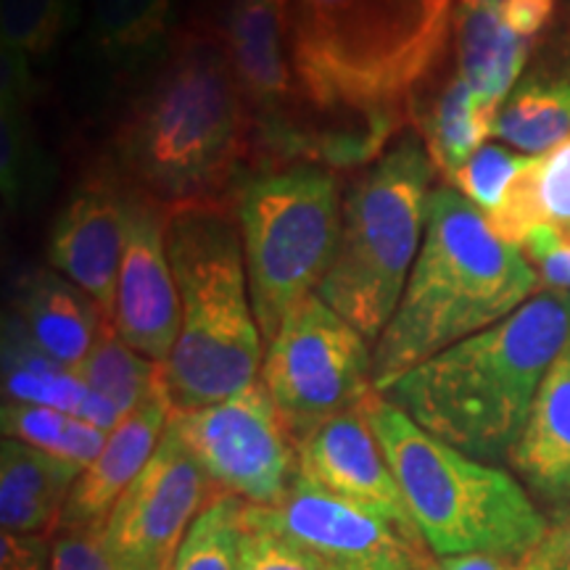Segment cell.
Masks as SVG:
<instances>
[{"instance_id":"1","label":"cell","mask_w":570,"mask_h":570,"mask_svg":"<svg viewBox=\"0 0 570 570\" xmlns=\"http://www.w3.org/2000/svg\"><path fill=\"white\" fill-rule=\"evenodd\" d=\"M568 348L570 291L547 288L381 394L431 436L497 465L510 462L541 383Z\"/></svg>"},{"instance_id":"2","label":"cell","mask_w":570,"mask_h":570,"mask_svg":"<svg viewBox=\"0 0 570 570\" xmlns=\"http://www.w3.org/2000/svg\"><path fill=\"white\" fill-rule=\"evenodd\" d=\"M537 285L531 262L491 230L479 206L446 185L433 190L407 288L373 344L377 394L444 348L502 323Z\"/></svg>"},{"instance_id":"3","label":"cell","mask_w":570,"mask_h":570,"mask_svg":"<svg viewBox=\"0 0 570 570\" xmlns=\"http://www.w3.org/2000/svg\"><path fill=\"white\" fill-rule=\"evenodd\" d=\"M458 6L439 0H294L291 59L315 114L396 130L399 104L444 53Z\"/></svg>"},{"instance_id":"4","label":"cell","mask_w":570,"mask_h":570,"mask_svg":"<svg viewBox=\"0 0 570 570\" xmlns=\"http://www.w3.org/2000/svg\"><path fill=\"white\" fill-rule=\"evenodd\" d=\"M248 130L223 35L196 27L127 114L117 151L138 190L167 209L214 204L238 173Z\"/></svg>"},{"instance_id":"5","label":"cell","mask_w":570,"mask_h":570,"mask_svg":"<svg viewBox=\"0 0 570 570\" xmlns=\"http://www.w3.org/2000/svg\"><path fill=\"white\" fill-rule=\"evenodd\" d=\"M167 252L183 306L180 336L161 365V389L175 415L254 386L265 338L248 296L240 227L217 204L169 209Z\"/></svg>"},{"instance_id":"6","label":"cell","mask_w":570,"mask_h":570,"mask_svg":"<svg viewBox=\"0 0 570 570\" xmlns=\"http://www.w3.org/2000/svg\"><path fill=\"white\" fill-rule=\"evenodd\" d=\"M362 412L433 558H523L544 541L550 523L508 470L431 436L377 391Z\"/></svg>"},{"instance_id":"7","label":"cell","mask_w":570,"mask_h":570,"mask_svg":"<svg viewBox=\"0 0 570 570\" xmlns=\"http://www.w3.org/2000/svg\"><path fill=\"white\" fill-rule=\"evenodd\" d=\"M433 169L425 142L404 135L344 196L338 246L317 296L370 344L394 317L423 246Z\"/></svg>"},{"instance_id":"8","label":"cell","mask_w":570,"mask_h":570,"mask_svg":"<svg viewBox=\"0 0 570 570\" xmlns=\"http://www.w3.org/2000/svg\"><path fill=\"white\" fill-rule=\"evenodd\" d=\"M338 177L294 161L252 177L238 194V227L254 317L265 344L291 312L315 296L341 235Z\"/></svg>"},{"instance_id":"9","label":"cell","mask_w":570,"mask_h":570,"mask_svg":"<svg viewBox=\"0 0 570 570\" xmlns=\"http://www.w3.org/2000/svg\"><path fill=\"white\" fill-rule=\"evenodd\" d=\"M262 383L298 446L327 420L360 410L373 386V348L317 294L267 344Z\"/></svg>"},{"instance_id":"10","label":"cell","mask_w":570,"mask_h":570,"mask_svg":"<svg viewBox=\"0 0 570 570\" xmlns=\"http://www.w3.org/2000/svg\"><path fill=\"white\" fill-rule=\"evenodd\" d=\"M291 6L294 0H235L219 35L256 146L273 159L317 161L315 109L288 56Z\"/></svg>"},{"instance_id":"11","label":"cell","mask_w":570,"mask_h":570,"mask_svg":"<svg viewBox=\"0 0 570 570\" xmlns=\"http://www.w3.org/2000/svg\"><path fill=\"white\" fill-rule=\"evenodd\" d=\"M169 425L212 483L252 508H277L298 470V449L259 381L225 402L175 412Z\"/></svg>"},{"instance_id":"12","label":"cell","mask_w":570,"mask_h":570,"mask_svg":"<svg viewBox=\"0 0 570 570\" xmlns=\"http://www.w3.org/2000/svg\"><path fill=\"white\" fill-rule=\"evenodd\" d=\"M212 479L180 433L167 425L151 462L142 468L109 518L101 537L117 570H169L190 525L212 502Z\"/></svg>"},{"instance_id":"13","label":"cell","mask_w":570,"mask_h":570,"mask_svg":"<svg viewBox=\"0 0 570 570\" xmlns=\"http://www.w3.org/2000/svg\"><path fill=\"white\" fill-rule=\"evenodd\" d=\"M169 209L142 190L127 194L125 252L114 327L125 344L164 365L180 336V291L167 252Z\"/></svg>"},{"instance_id":"14","label":"cell","mask_w":570,"mask_h":570,"mask_svg":"<svg viewBox=\"0 0 570 570\" xmlns=\"http://www.w3.org/2000/svg\"><path fill=\"white\" fill-rule=\"evenodd\" d=\"M296 449L298 470L317 487L389 520L417 550H425L407 499L362 407L327 420Z\"/></svg>"},{"instance_id":"15","label":"cell","mask_w":570,"mask_h":570,"mask_svg":"<svg viewBox=\"0 0 570 570\" xmlns=\"http://www.w3.org/2000/svg\"><path fill=\"white\" fill-rule=\"evenodd\" d=\"M127 196L114 183L85 180L56 217L48 259L82 288L114 323L119 267L125 252Z\"/></svg>"},{"instance_id":"16","label":"cell","mask_w":570,"mask_h":570,"mask_svg":"<svg viewBox=\"0 0 570 570\" xmlns=\"http://www.w3.org/2000/svg\"><path fill=\"white\" fill-rule=\"evenodd\" d=\"M273 525L302 550L325 562L365 560L386 552H410L420 566L431 552L417 550L396 525L360 504L317 487L309 475L296 470L288 494L277 508H267Z\"/></svg>"},{"instance_id":"17","label":"cell","mask_w":570,"mask_h":570,"mask_svg":"<svg viewBox=\"0 0 570 570\" xmlns=\"http://www.w3.org/2000/svg\"><path fill=\"white\" fill-rule=\"evenodd\" d=\"M169 417H173V407L164 396V389H159L146 404H140L114 428L101 454L82 470L75 489H71L61 525L101 529L117 499L151 462L156 446L167 431Z\"/></svg>"},{"instance_id":"18","label":"cell","mask_w":570,"mask_h":570,"mask_svg":"<svg viewBox=\"0 0 570 570\" xmlns=\"http://www.w3.org/2000/svg\"><path fill=\"white\" fill-rule=\"evenodd\" d=\"M82 468L24 441L0 444V525L9 533L51 537Z\"/></svg>"},{"instance_id":"19","label":"cell","mask_w":570,"mask_h":570,"mask_svg":"<svg viewBox=\"0 0 570 570\" xmlns=\"http://www.w3.org/2000/svg\"><path fill=\"white\" fill-rule=\"evenodd\" d=\"M13 315L42 352L69 370L80 367L104 325L111 323L101 306L56 269H38L24 277Z\"/></svg>"},{"instance_id":"20","label":"cell","mask_w":570,"mask_h":570,"mask_svg":"<svg viewBox=\"0 0 570 570\" xmlns=\"http://www.w3.org/2000/svg\"><path fill=\"white\" fill-rule=\"evenodd\" d=\"M510 465L537 497L570 504V348L541 383Z\"/></svg>"},{"instance_id":"21","label":"cell","mask_w":570,"mask_h":570,"mask_svg":"<svg viewBox=\"0 0 570 570\" xmlns=\"http://www.w3.org/2000/svg\"><path fill=\"white\" fill-rule=\"evenodd\" d=\"M454 48L458 75L473 88L481 106L497 117L512 88L523 77L531 42L512 32L499 17L497 6L458 0L454 9Z\"/></svg>"},{"instance_id":"22","label":"cell","mask_w":570,"mask_h":570,"mask_svg":"<svg viewBox=\"0 0 570 570\" xmlns=\"http://www.w3.org/2000/svg\"><path fill=\"white\" fill-rule=\"evenodd\" d=\"M491 138L515 151L541 156L570 138V56L520 77L499 106Z\"/></svg>"},{"instance_id":"23","label":"cell","mask_w":570,"mask_h":570,"mask_svg":"<svg viewBox=\"0 0 570 570\" xmlns=\"http://www.w3.org/2000/svg\"><path fill=\"white\" fill-rule=\"evenodd\" d=\"M3 394L6 402L40 404L80 417L92 391L75 370L42 352L21 320L11 315L3 323Z\"/></svg>"},{"instance_id":"24","label":"cell","mask_w":570,"mask_h":570,"mask_svg":"<svg viewBox=\"0 0 570 570\" xmlns=\"http://www.w3.org/2000/svg\"><path fill=\"white\" fill-rule=\"evenodd\" d=\"M494 119L460 75H454L436 92L431 106L420 111L417 125L425 151L446 183H452L470 156L491 138Z\"/></svg>"},{"instance_id":"25","label":"cell","mask_w":570,"mask_h":570,"mask_svg":"<svg viewBox=\"0 0 570 570\" xmlns=\"http://www.w3.org/2000/svg\"><path fill=\"white\" fill-rule=\"evenodd\" d=\"M75 375L96 394L127 417L161 389V365L135 352L119 336L114 323H106L90 354L80 362Z\"/></svg>"},{"instance_id":"26","label":"cell","mask_w":570,"mask_h":570,"mask_svg":"<svg viewBox=\"0 0 570 570\" xmlns=\"http://www.w3.org/2000/svg\"><path fill=\"white\" fill-rule=\"evenodd\" d=\"M173 11L175 0H92L90 40L106 59L140 63L164 46Z\"/></svg>"},{"instance_id":"27","label":"cell","mask_w":570,"mask_h":570,"mask_svg":"<svg viewBox=\"0 0 570 570\" xmlns=\"http://www.w3.org/2000/svg\"><path fill=\"white\" fill-rule=\"evenodd\" d=\"M0 420H3V433L9 439L51 452L82 470L101 454L106 439H109V433L101 428L67 415V412L40 407V404L6 402Z\"/></svg>"},{"instance_id":"28","label":"cell","mask_w":570,"mask_h":570,"mask_svg":"<svg viewBox=\"0 0 570 570\" xmlns=\"http://www.w3.org/2000/svg\"><path fill=\"white\" fill-rule=\"evenodd\" d=\"M246 508L244 499L219 491L190 525L169 570H240Z\"/></svg>"},{"instance_id":"29","label":"cell","mask_w":570,"mask_h":570,"mask_svg":"<svg viewBox=\"0 0 570 570\" xmlns=\"http://www.w3.org/2000/svg\"><path fill=\"white\" fill-rule=\"evenodd\" d=\"M75 0H3V59L30 63L46 56L67 30Z\"/></svg>"},{"instance_id":"30","label":"cell","mask_w":570,"mask_h":570,"mask_svg":"<svg viewBox=\"0 0 570 570\" xmlns=\"http://www.w3.org/2000/svg\"><path fill=\"white\" fill-rule=\"evenodd\" d=\"M0 117H3V198L9 206H19L27 190L32 188L35 177V146L32 130L27 125V101L30 88L3 85L0 88Z\"/></svg>"},{"instance_id":"31","label":"cell","mask_w":570,"mask_h":570,"mask_svg":"<svg viewBox=\"0 0 570 570\" xmlns=\"http://www.w3.org/2000/svg\"><path fill=\"white\" fill-rule=\"evenodd\" d=\"M525 161H529V156H520L518 151L497 146V142H483L479 151L470 156L465 167L452 177V185L470 204L479 206L487 217L502 202L504 188L525 167Z\"/></svg>"},{"instance_id":"32","label":"cell","mask_w":570,"mask_h":570,"mask_svg":"<svg viewBox=\"0 0 570 570\" xmlns=\"http://www.w3.org/2000/svg\"><path fill=\"white\" fill-rule=\"evenodd\" d=\"M240 570H327L312 552L302 550L275 529L267 508H246V533Z\"/></svg>"},{"instance_id":"33","label":"cell","mask_w":570,"mask_h":570,"mask_svg":"<svg viewBox=\"0 0 570 570\" xmlns=\"http://www.w3.org/2000/svg\"><path fill=\"white\" fill-rule=\"evenodd\" d=\"M487 223L504 244L520 248L531 233L544 227V212L539 198V159L529 156L525 167L504 188L502 202L487 214Z\"/></svg>"},{"instance_id":"34","label":"cell","mask_w":570,"mask_h":570,"mask_svg":"<svg viewBox=\"0 0 570 570\" xmlns=\"http://www.w3.org/2000/svg\"><path fill=\"white\" fill-rule=\"evenodd\" d=\"M537 159L544 227L560 246L570 248V138Z\"/></svg>"},{"instance_id":"35","label":"cell","mask_w":570,"mask_h":570,"mask_svg":"<svg viewBox=\"0 0 570 570\" xmlns=\"http://www.w3.org/2000/svg\"><path fill=\"white\" fill-rule=\"evenodd\" d=\"M51 570H117L106 552L101 529L61 525L51 541Z\"/></svg>"},{"instance_id":"36","label":"cell","mask_w":570,"mask_h":570,"mask_svg":"<svg viewBox=\"0 0 570 570\" xmlns=\"http://www.w3.org/2000/svg\"><path fill=\"white\" fill-rule=\"evenodd\" d=\"M520 252L531 262L541 285L550 291H570V248L560 246L547 227L531 233Z\"/></svg>"},{"instance_id":"37","label":"cell","mask_w":570,"mask_h":570,"mask_svg":"<svg viewBox=\"0 0 570 570\" xmlns=\"http://www.w3.org/2000/svg\"><path fill=\"white\" fill-rule=\"evenodd\" d=\"M547 539V537H544ZM423 570H547L544 541L523 558H499V554H460V558H428Z\"/></svg>"},{"instance_id":"38","label":"cell","mask_w":570,"mask_h":570,"mask_svg":"<svg viewBox=\"0 0 570 570\" xmlns=\"http://www.w3.org/2000/svg\"><path fill=\"white\" fill-rule=\"evenodd\" d=\"M0 570H51V547L48 537H24L3 531L0 537Z\"/></svg>"},{"instance_id":"39","label":"cell","mask_w":570,"mask_h":570,"mask_svg":"<svg viewBox=\"0 0 570 570\" xmlns=\"http://www.w3.org/2000/svg\"><path fill=\"white\" fill-rule=\"evenodd\" d=\"M497 9L512 32H518L525 40H533L550 24L554 0H502Z\"/></svg>"},{"instance_id":"40","label":"cell","mask_w":570,"mask_h":570,"mask_svg":"<svg viewBox=\"0 0 570 570\" xmlns=\"http://www.w3.org/2000/svg\"><path fill=\"white\" fill-rule=\"evenodd\" d=\"M547 570H570V504H566L550 523L544 539Z\"/></svg>"},{"instance_id":"41","label":"cell","mask_w":570,"mask_h":570,"mask_svg":"<svg viewBox=\"0 0 570 570\" xmlns=\"http://www.w3.org/2000/svg\"><path fill=\"white\" fill-rule=\"evenodd\" d=\"M325 566L327 570H423L420 568V560L410 552H386V554H375V558H365V560L325 562Z\"/></svg>"},{"instance_id":"42","label":"cell","mask_w":570,"mask_h":570,"mask_svg":"<svg viewBox=\"0 0 570 570\" xmlns=\"http://www.w3.org/2000/svg\"><path fill=\"white\" fill-rule=\"evenodd\" d=\"M468 3H481V6H499L502 0H468Z\"/></svg>"},{"instance_id":"43","label":"cell","mask_w":570,"mask_h":570,"mask_svg":"<svg viewBox=\"0 0 570 570\" xmlns=\"http://www.w3.org/2000/svg\"><path fill=\"white\" fill-rule=\"evenodd\" d=\"M439 3H446V6H458V0H439Z\"/></svg>"}]
</instances>
